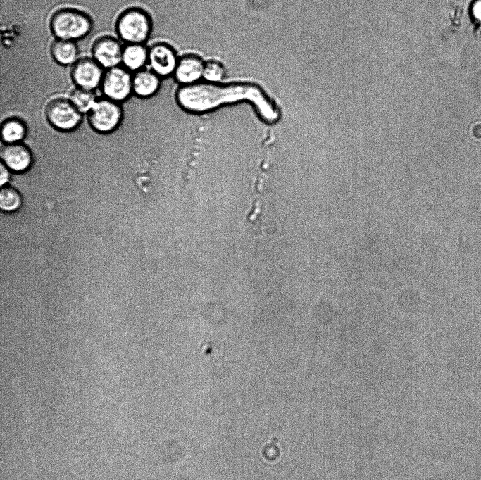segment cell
I'll return each instance as SVG.
<instances>
[{"label": "cell", "instance_id": "obj_1", "mask_svg": "<svg viewBox=\"0 0 481 480\" xmlns=\"http://www.w3.org/2000/svg\"><path fill=\"white\" fill-rule=\"evenodd\" d=\"M175 99L182 109L194 113L211 111L225 104L246 101L254 107L266 122H274L280 117L277 107L266 92L259 85L251 82H197L180 87Z\"/></svg>", "mask_w": 481, "mask_h": 480}, {"label": "cell", "instance_id": "obj_2", "mask_svg": "<svg viewBox=\"0 0 481 480\" xmlns=\"http://www.w3.org/2000/svg\"><path fill=\"white\" fill-rule=\"evenodd\" d=\"M49 27L57 39L75 42L91 32L93 23L90 16L81 10L63 8L51 15Z\"/></svg>", "mask_w": 481, "mask_h": 480}, {"label": "cell", "instance_id": "obj_3", "mask_svg": "<svg viewBox=\"0 0 481 480\" xmlns=\"http://www.w3.org/2000/svg\"><path fill=\"white\" fill-rule=\"evenodd\" d=\"M152 28L149 15L137 7L123 11L118 17L115 30L119 37L128 44H142L149 37Z\"/></svg>", "mask_w": 481, "mask_h": 480}, {"label": "cell", "instance_id": "obj_4", "mask_svg": "<svg viewBox=\"0 0 481 480\" xmlns=\"http://www.w3.org/2000/svg\"><path fill=\"white\" fill-rule=\"evenodd\" d=\"M88 113L91 127L101 133L114 130L119 125L123 115L118 102L108 98L96 100Z\"/></svg>", "mask_w": 481, "mask_h": 480}, {"label": "cell", "instance_id": "obj_5", "mask_svg": "<svg viewBox=\"0 0 481 480\" xmlns=\"http://www.w3.org/2000/svg\"><path fill=\"white\" fill-rule=\"evenodd\" d=\"M81 113L70 99L57 98L50 101L45 108L49 122L56 129L70 131L75 129L81 121Z\"/></svg>", "mask_w": 481, "mask_h": 480}, {"label": "cell", "instance_id": "obj_6", "mask_svg": "<svg viewBox=\"0 0 481 480\" xmlns=\"http://www.w3.org/2000/svg\"><path fill=\"white\" fill-rule=\"evenodd\" d=\"M101 89L106 98L119 102L132 91V77L125 68L116 66L104 73Z\"/></svg>", "mask_w": 481, "mask_h": 480}, {"label": "cell", "instance_id": "obj_7", "mask_svg": "<svg viewBox=\"0 0 481 480\" xmlns=\"http://www.w3.org/2000/svg\"><path fill=\"white\" fill-rule=\"evenodd\" d=\"M104 73L102 67L92 58H82L73 64L70 76L79 88L92 91L101 85Z\"/></svg>", "mask_w": 481, "mask_h": 480}, {"label": "cell", "instance_id": "obj_8", "mask_svg": "<svg viewBox=\"0 0 481 480\" xmlns=\"http://www.w3.org/2000/svg\"><path fill=\"white\" fill-rule=\"evenodd\" d=\"M178 58L174 49L164 42H156L148 49V63L160 77L174 74Z\"/></svg>", "mask_w": 481, "mask_h": 480}, {"label": "cell", "instance_id": "obj_9", "mask_svg": "<svg viewBox=\"0 0 481 480\" xmlns=\"http://www.w3.org/2000/svg\"><path fill=\"white\" fill-rule=\"evenodd\" d=\"M123 48L115 38L102 36L97 38L92 46L93 58L108 69L118 66L122 61Z\"/></svg>", "mask_w": 481, "mask_h": 480}, {"label": "cell", "instance_id": "obj_10", "mask_svg": "<svg viewBox=\"0 0 481 480\" xmlns=\"http://www.w3.org/2000/svg\"><path fill=\"white\" fill-rule=\"evenodd\" d=\"M1 163L10 170L22 172L31 166L32 155L30 149L23 144L10 143L1 148Z\"/></svg>", "mask_w": 481, "mask_h": 480}, {"label": "cell", "instance_id": "obj_11", "mask_svg": "<svg viewBox=\"0 0 481 480\" xmlns=\"http://www.w3.org/2000/svg\"><path fill=\"white\" fill-rule=\"evenodd\" d=\"M204 61L197 55L187 54L178 58L174 72L176 81L182 86L199 82L203 77Z\"/></svg>", "mask_w": 481, "mask_h": 480}, {"label": "cell", "instance_id": "obj_12", "mask_svg": "<svg viewBox=\"0 0 481 480\" xmlns=\"http://www.w3.org/2000/svg\"><path fill=\"white\" fill-rule=\"evenodd\" d=\"M160 77L152 70H139L132 77V91L146 98L155 94L160 87Z\"/></svg>", "mask_w": 481, "mask_h": 480}, {"label": "cell", "instance_id": "obj_13", "mask_svg": "<svg viewBox=\"0 0 481 480\" xmlns=\"http://www.w3.org/2000/svg\"><path fill=\"white\" fill-rule=\"evenodd\" d=\"M50 53L56 63L66 65L77 61L78 48L73 41L56 39L51 45Z\"/></svg>", "mask_w": 481, "mask_h": 480}, {"label": "cell", "instance_id": "obj_14", "mask_svg": "<svg viewBox=\"0 0 481 480\" xmlns=\"http://www.w3.org/2000/svg\"><path fill=\"white\" fill-rule=\"evenodd\" d=\"M122 62L127 70H142L148 63V49L142 44H128L123 48Z\"/></svg>", "mask_w": 481, "mask_h": 480}, {"label": "cell", "instance_id": "obj_15", "mask_svg": "<svg viewBox=\"0 0 481 480\" xmlns=\"http://www.w3.org/2000/svg\"><path fill=\"white\" fill-rule=\"evenodd\" d=\"M26 126L25 122L16 118L5 120L1 127L2 140L6 144L20 142L25 136Z\"/></svg>", "mask_w": 481, "mask_h": 480}, {"label": "cell", "instance_id": "obj_16", "mask_svg": "<svg viewBox=\"0 0 481 480\" xmlns=\"http://www.w3.org/2000/svg\"><path fill=\"white\" fill-rule=\"evenodd\" d=\"M70 100L81 113H89L96 101L92 91L79 87L71 91Z\"/></svg>", "mask_w": 481, "mask_h": 480}, {"label": "cell", "instance_id": "obj_17", "mask_svg": "<svg viewBox=\"0 0 481 480\" xmlns=\"http://www.w3.org/2000/svg\"><path fill=\"white\" fill-rule=\"evenodd\" d=\"M22 204L21 195L15 189L4 186L0 191V208L4 212H14Z\"/></svg>", "mask_w": 481, "mask_h": 480}, {"label": "cell", "instance_id": "obj_18", "mask_svg": "<svg viewBox=\"0 0 481 480\" xmlns=\"http://www.w3.org/2000/svg\"><path fill=\"white\" fill-rule=\"evenodd\" d=\"M225 75V69L220 62L210 60L204 63L203 78L207 82L220 83Z\"/></svg>", "mask_w": 481, "mask_h": 480}, {"label": "cell", "instance_id": "obj_19", "mask_svg": "<svg viewBox=\"0 0 481 480\" xmlns=\"http://www.w3.org/2000/svg\"><path fill=\"white\" fill-rule=\"evenodd\" d=\"M468 13L473 22L481 24V0H472L469 5Z\"/></svg>", "mask_w": 481, "mask_h": 480}, {"label": "cell", "instance_id": "obj_20", "mask_svg": "<svg viewBox=\"0 0 481 480\" xmlns=\"http://www.w3.org/2000/svg\"><path fill=\"white\" fill-rule=\"evenodd\" d=\"M263 453L266 459L273 460L277 458L279 453L276 446L269 444L264 448Z\"/></svg>", "mask_w": 481, "mask_h": 480}, {"label": "cell", "instance_id": "obj_21", "mask_svg": "<svg viewBox=\"0 0 481 480\" xmlns=\"http://www.w3.org/2000/svg\"><path fill=\"white\" fill-rule=\"evenodd\" d=\"M9 169L7 168L3 163H1L0 173H1V187H4L9 180L10 173Z\"/></svg>", "mask_w": 481, "mask_h": 480}]
</instances>
